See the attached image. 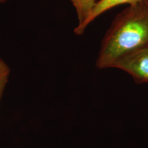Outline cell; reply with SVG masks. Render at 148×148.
Instances as JSON below:
<instances>
[{
    "label": "cell",
    "mask_w": 148,
    "mask_h": 148,
    "mask_svg": "<svg viewBox=\"0 0 148 148\" xmlns=\"http://www.w3.org/2000/svg\"><path fill=\"white\" fill-rule=\"evenodd\" d=\"M148 47V0L127 5L116 16L102 42L96 62L99 69L114 67L116 62Z\"/></svg>",
    "instance_id": "1"
},
{
    "label": "cell",
    "mask_w": 148,
    "mask_h": 148,
    "mask_svg": "<svg viewBox=\"0 0 148 148\" xmlns=\"http://www.w3.org/2000/svg\"><path fill=\"white\" fill-rule=\"evenodd\" d=\"M114 68L123 70L138 83H148V47L127 56L116 62Z\"/></svg>",
    "instance_id": "2"
},
{
    "label": "cell",
    "mask_w": 148,
    "mask_h": 148,
    "mask_svg": "<svg viewBox=\"0 0 148 148\" xmlns=\"http://www.w3.org/2000/svg\"><path fill=\"white\" fill-rule=\"evenodd\" d=\"M99 0H71L72 4L76 10L78 25L74 32L76 34L80 35L84 33V25L88 16L95 8Z\"/></svg>",
    "instance_id": "3"
},
{
    "label": "cell",
    "mask_w": 148,
    "mask_h": 148,
    "mask_svg": "<svg viewBox=\"0 0 148 148\" xmlns=\"http://www.w3.org/2000/svg\"><path fill=\"white\" fill-rule=\"evenodd\" d=\"M140 0H99L97 1V4L95 5V8L91 12V13L88 16V18L85 22L84 25V30L86 28L89 24L93 21L96 18L100 16L103 12H106L110 9L114 8L120 5L123 4H131Z\"/></svg>",
    "instance_id": "4"
},
{
    "label": "cell",
    "mask_w": 148,
    "mask_h": 148,
    "mask_svg": "<svg viewBox=\"0 0 148 148\" xmlns=\"http://www.w3.org/2000/svg\"><path fill=\"white\" fill-rule=\"evenodd\" d=\"M10 74V67L2 58H0V101L8 83Z\"/></svg>",
    "instance_id": "5"
},
{
    "label": "cell",
    "mask_w": 148,
    "mask_h": 148,
    "mask_svg": "<svg viewBox=\"0 0 148 148\" xmlns=\"http://www.w3.org/2000/svg\"><path fill=\"white\" fill-rule=\"evenodd\" d=\"M6 1H8V0H0V3H3L5 2Z\"/></svg>",
    "instance_id": "6"
}]
</instances>
